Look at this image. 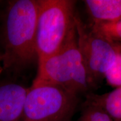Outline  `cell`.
<instances>
[{"instance_id":"6","label":"cell","mask_w":121,"mask_h":121,"mask_svg":"<svg viewBox=\"0 0 121 121\" xmlns=\"http://www.w3.org/2000/svg\"><path fill=\"white\" fill-rule=\"evenodd\" d=\"M29 88L15 82L0 84V121H20Z\"/></svg>"},{"instance_id":"12","label":"cell","mask_w":121,"mask_h":121,"mask_svg":"<svg viewBox=\"0 0 121 121\" xmlns=\"http://www.w3.org/2000/svg\"><path fill=\"white\" fill-rule=\"evenodd\" d=\"M1 57H0V73H1V72H2L3 70L2 67V66L1 65Z\"/></svg>"},{"instance_id":"10","label":"cell","mask_w":121,"mask_h":121,"mask_svg":"<svg viewBox=\"0 0 121 121\" xmlns=\"http://www.w3.org/2000/svg\"><path fill=\"white\" fill-rule=\"evenodd\" d=\"M75 121H113L103 109L94 103L86 100L79 117Z\"/></svg>"},{"instance_id":"8","label":"cell","mask_w":121,"mask_h":121,"mask_svg":"<svg viewBox=\"0 0 121 121\" xmlns=\"http://www.w3.org/2000/svg\"><path fill=\"white\" fill-rule=\"evenodd\" d=\"M86 99L101 107L113 121H121V86L103 94H89Z\"/></svg>"},{"instance_id":"7","label":"cell","mask_w":121,"mask_h":121,"mask_svg":"<svg viewBox=\"0 0 121 121\" xmlns=\"http://www.w3.org/2000/svg\"><path fill=\"white\" fill-rule=\"evenodd\" d=\"M84 4L91 22H113L121 19V0H85Z\"/></svg>"},{"instance_id":"11","label":"cell","mask_w":121,"mask_h":121,"mask_svg":"<svg viewBox=\"0 0 121 121\" xmlns=\"http://www.w3.org/2000/svg\"><path fill=\"white\" fill-rule=\"evenodd\" d=\"M105 79L111 86L115 88L121 86V45L119 44H117L116 60L112 67L106 74Z\"/></svg>"},{"instance_id":"9","label":"cell","mask_w":121,"mask_h":121,"mask_svg":"<svg viewBox=\"0 0 121 121\" xmlns=\"http://www.w3.org/2000/svg\"><path fill=\"white\" fill-rule=\"evenodd\" d=\"M89 26L97 34L121 45V19L110 23L90 24Z\"/></svg>"},{"instance_id":"1","label":"cell","mask_w":121,"mask_h":121,"mask_svg":"<svg viewBox=\"0 0 121 121\" xmlns=\"http://www.w3.org/2000/svg\"><path fill=\"white\" fill-rule=\"evenodd\" d=\"M38 0L10 1L4 27L3 69L19 71L36 58Z\"/></svg>"},{"instance_id":"2","label":"cell","mask_w":121,"mask_h":121,"mask_svg":"<svg viewBox=\"0 0 121 121\" xmlns=\"http://www.w3.org/2000/svg\"><path fill=\"white\" fill-rule=\"evenodd\" d=\"M31 86L50 85L78 95L90 88L87 73L77 40L76 26L65 43L52 55L38 60Z\"/></svg>"},{"instance_id":"5","label":"cell","mask_w":121,"mask_h":121,"mask_svg":"<svg viewBox=\"0 0 121 121\" xmlns=\"http://www.w3.org/2000/svg\"><path fill=\"white\" fill-rule=\"evenodd\" d=\"M77 40L89 78L90 87L105 79L106 74L114 64L117 44L93 31L75 15Z\"/></svg>"},{"instance_id":"3","label":"cell","mask_w":121,"mask_h":121,"mask_svg":"<svg viewBox=\"0 0 121 121\" xmlns=\"http://www.w3.org/2000/svg\"><path fill=\"white\" fill-rule=\"evenodd\" d=\"M36 51L39 60L57 52L75 26L72 0H38Z\"/></svg>"},{"instance_id":"4","label":"cell","mask_w":121,"mask_h":121,"mask_svg":"<svg viewBox=\"0 0 121 121\" xmlns=\"http://www.w3.org/2000/svg\"><path fill=\"white\" fill-rule=\"evenodd\" d=\"M78 103L77 95L58 87L31 86L20 121H69Z\"/></svg>"}]
</instances>
